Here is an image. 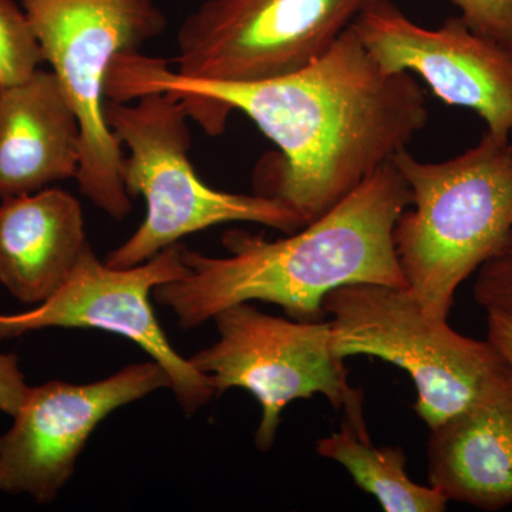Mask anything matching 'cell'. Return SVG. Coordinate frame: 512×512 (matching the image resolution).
I'll use <instances>...</instances> for the list:
<instances>
[{
  "label": "cell",
  "mask_w": 512,
  "mask_h": 512,
  "mask_svg": "<svg viewBox=\"0 0 512 512\" xmlns=\"http://www.w3.org/2000/svg\"><path fill=\"white\" fill-rule=\"evenodd\" d=\"M167 92L211 136L241 111L281 151L255 194L284 202L306 225L392 161L426 126V96L412 73H387L352 25L298 72L251 83L188 79L141 52L116 57L109 100Z\"/></svg>",
  "instance_id": "6da1fadb"
},
{
  "label": "cell",
  "mask_w": 512,
  "mask_h": 512,
  "mask_svg": "<svg viewBox=\"0 0 512 512\" xmlns=\"http://www.w3.org/2000/svg\"><path fill=\"white\" fill-rule=\"evenodd\" d=\"M409 205L412 191L389 161L332 210L284 239L231 231L222 238L227 256L184 245L187 275L156 286L154 301L173 311L180 328L195 329L242 302L274 303L291 319L318 322L326 296L340 286L409 288L393 241Z\"/></svg>",
  "instance_id": "7a4b0ae2"
},
{
  "label": "cell",
  "mask_w": 512,
  "mask_h": 512,
  "mask_svg": "<svg viewBox=\"0 0 512 512\" xmlns=\"http://www.w3.org/2000/svg\"><path fill=\"white\" fill-rule=\"evenodd\" d=\"M412 191L393 231L404 278L424 311L448 320L457 289L481 266L512 255V140L485 133L440 163L392 158Z\"/></svg>",
  "instance_id": "3957f363"
},
{
  "label": "cell",
  "mask_w": 512,
  "mask_h": 512,
  "mask_svg": "<svg viewBox=\"0 0 512 512\" xmlns=\"http://www.w3.org/2000/svg\"><path fill=\"white\" fill-rule=\"evenodd\" d=\"M107 124L126 147L121 181L130 197H143L146 218L126 242L113 249L106 264L131 268L165 248L228 222H255L293 234L306 227L284 202L264 195L215 190L194 170L188 151L187 107L167 92H148L134 100H107Z\"/></svg>",
  "instance_id": "277c9868"
},
{
  "label": "cell",
  "mask_w": 512,
  "mask_h": 512,
  "mask_svg": "<svg viewBox=\"0 0 512 512\" xmlns=\"http://www.w3.org/2000/svg\"><path fill=\"white\" fill-rule=\"evenodd\" d=\"M333 355L377 357L406 370L414 410L429 429L483 399L512 377L488 340L467 338L424 311L409 288L340 286L326 296Z\"/></svg>",
  "instance_id": "5b68a950"
},
{
  "label": "cell",
  "mask_w": 512,
  "mask_h": 512,
  "mask_svg": "<svg viewBox=\"0 0 512 512\" xmlns=\"http://www.w3.org/2000/svg\"><path fill=\"white\" fill-rule=\"evenodd\" d=\"M82 127L76 181L84 197L121 221L131 197L121 181L123 146L107 124L106 80L117 56L140 52L167 26L154 0H19Z\"/></svg>",
  "instance_id": "8992f818"
},
{
  "label": "cell",
  "mask_w": 512,
  "mask_h": 512,
  "mask_svg": "<svg viewBox=\"0 0 512 512\" xmlns=\"http://www.w3.org/2000/svg\"><path fill=\"white\" fill-rule=\"evenodd\" d=\"M380 0H205L181 23L174 72L251 83L308 66Z\"/></svg>",
  "instance_id": "52a82bcc"
},
{
  "label": "cell",
  "mask_w": 512,
  "mask_h": 512,
  "mask_svg": "<svg viewBox=\"0 0 512 512\" xmlns=\"http://www.w3.org/2000/svg\"><path fill=\"white\" fill-rule=\"evenodd\" d=\"M212 320L220 338L188 360L208 376L215 394L232 387L254 394L262 410L258 450L274 446L281 414L293 400L322 394L342 410L363 396L350 386L345 360L333 355L329 322L278 318L249 302L228 306Z\"/></svg>",
  "instance_id": "ba28073f"
},
{
  "label": "cell",
  "mask_w": 512,
  "mask_h": 512,
  "mask_svg": "<svg viewBox=\"0 0 512 512\" xmlns=\"http://www.w3.org/2000/svg\"><path fill=\"white\" fill-rule=\"evenodd\" d=\"M184 245L175 244L144 264L113 268L87 244L62 288L32 311L0 313V340L47 328L100 329L123 336L163 367L171 390L187 416L217 396L208 376L175 352L156 318L154 288L187 275Z\"/></svg>",
  "instance_id": "9c48e42d"
},
{
  "label": "cell",
  "mask_w": 512,
  "mask_h": 512,
  "mask_svg": "<svg viewBox=\"0 0 512 512\" xmlns=\"http://www.w3.org/2000/svg\"><path fill=\"white\" fill-rule=\"evenodd\" d=\"M158 389H171V382L154 360L93 383L52 380L29 387L13 426L0 436V491L52 503L101 421Z\"/></svg>",
  "instance_id": "30bf717a"
},
{
  "label": "cell",
  "mask_w": 512,
  "mask_h": 512,
  "mask_svg": "<svg viewBox=\"0 0 512 512\" xmlns=\"http://www.w3.org/2000/svg\"><path fill=\"white\" fill-rule=\"evenodd\" d=\"M352 28L387 73L419 74L444 103L476 111L488 133L512 140V53L460 16L427 29L380 0Z\"/></svg>",
  "instance_id": "8fae6325"
},
{
  "label": "cell",
  "mask_w": 512,
  "mask_h": 512,
  "mask_svg": "<svg viewBox=\"0 0 512 512\" xmlns=\"http://www.w3.org/2000/svg\"><path fill=\"white\" fill-rule=\"evenodd\" d=\"M82 127L52 70L0 87V200L76 178Z\"/></svg>",
  "instance_id": "7c38bea8"
},
{
  "label": "cell",
  "mask_w": 512,
  "mask_h": 512,
  "mask_svg": "<svg viewBox=\"0 0 512 512\" xmlns=\"http://www.w3.org/2000/svg\"><path fill=\"white\" fill-rule=\"evenodd\" d=\"M430 431L429 484L448 503L484 511L512 504V377Z\"/></svg>",
  "instance_id": "4fadbf2b"
},
{
  "label": "cell",
  "mask_w": 512,
  "mask_h": 512,
  "mask_svg": "<svg viewBox=\"0 0 512 512\" xmlns=\"http://www.w3.org/2000/svg\"><path fill=\"white\" fill-rule=\"evenodd\" d=\"M87 244L82 205L70 192L47 187L0 200V284L18 301L52 298Z\"/></svg>",
  "instance_id": "5bb4252c"
},
{
  "label": "cell",
  "mask_w": 512,
  "mask_h": 512,
  "mask_svg": "<svg viewBox=\"0 0 512 512\" xmlns=\"http://www.w3.org/2000/svg\"><path fill=\"white\" fill-rule=\"evenodd\" d=\"M340 430L316 443V453L346 468L357 487L386 512H443L448 500L433 485L413 481L400 447H377L367 431L363 397L343 407Z\"/></svg>",
  "instance_id": "9a60e30c"
},
{
  "label": "cell",
  "mask_w": 512,
  "mask_h": 512,
  "mask_svg": "<svg viewBox=\"0 0 512 512\" xmlns=\"http://www.w3.org/2000/svg\"><path fill=\"white\" fill-rule=\"evenodd\" d=\"M45 63L35 29L15 0H0V87L28 80Z\"/></svg>",
  "instance_id": "2e32d148"
},
{
  "label": "cell",
  "mask_w": 512,
  "mask_h": 512,
  "mask_svg": "<svg viewBox=\"0 0 512 512\" xmlns=\"http://www.w3.org/2000/svg\"><path fill=\"white\" fill-rule=\"evenodd\" d=\"M468 28L512 53V0H451Z\"/></svg>",
  "instance_id": "e0dca14e"
},
{
  "label": "cell",
  "mask_w": 512,
  "mask_h": 512,
  "mask_svg": "<svg viewBox=\"0 0 512 512\" xmlns=\"http://www.w3.org/2000/svg\"><path fill=\"white\" fill-rule=\"evenodd\" d=\"M474 299L485 311L512 316V255L494 259L478 269Z\"/></svg>",
  "instance_id": "ac0fdd59"
},
{
  "label": "cell",
  "mask_w": 512,
  "mask_h": 512,
  "mask_svg": "<svg viewBox=\"0 0 512 512\" xmlns=\"http://www.w3.org/2000/svg\"><path fill=\"white\" fill-rule=\"evenodd\" d=\"M19 357L0 353V412L15 417L29 392Z\"/></svg>",
  "instance_id": "d6986e66"
},
{
  "label": "cell",
  "mask_w": 512,
  "mask_h": 512,
  "mask_svg": "<svg viewBox=\"0 0 512 512\" xmlns=\"http://www.w3.org/2000/svg\"><path fill=\"white\" fill-rule=\"evenodd\" d=\"M487 340L507 360L512 372V316L487 311Z\"/></svg>",
  "instance_id": "ffe728a7"
}]
</instances>
